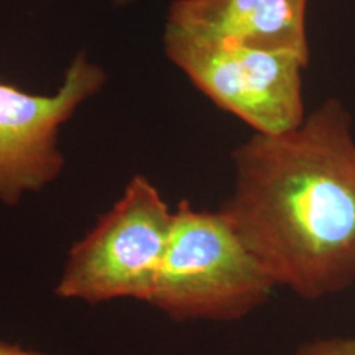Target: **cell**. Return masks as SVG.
Here are the masks:
<instances>
[{
  "label": "cell",
  "instance_id": "cell-1",
  "mask_svg": "<svg viewBox=\"0 0 355 355\" xmlns=\"http://www.w3.org/2000/svg\"><path fill=\"white\" fill-rule=\"evenodd\" d=\"M235 186L222 204L277 286L321 300L355 283V140L339 101L300 127L255 133L234 152Z\"/></svg>",
  "mask_w": 355,
  "mask_h": 355
},
{
  "label": "cell",
  "instance_id": "cell-2",
  "mask_svg": "<svg viewBox=\"0 0 355 355\" xmlns=\"http://www.w3.org/2000/svg\"><path fill=\"white\" fill-rule=\"evenodd\" d=\"M277 286L227 216L178 204L148 304L173 321H235L265 304Z\"/></svg>",
  "mask_w": 355,
  "mask_h": 355
},
{
  "label": "cell",
  "instance_id": "cell-3",
  "mask_svg": "<svg viewBox=\"0 0 355 355\" xmlns=\"http://www.w3.org/2000/svg\"><path fill=\"white\" fill-rule=\"evenodd\" d=\"M173 212L144 175L128 181L123 194L71 248L55 293L63 300L148 303L165 257Z\"/></svg>",
  "mask_w": 355,
  "mask_h": 355
},
{
  "label": "cell",
  "instance_id": "cell-4",
  "mask_svg": "<svg viewBox=\"0 0 355 355\" xmlns=\"http://www.w3.org/2000/svg\"><path fill=\"white\" fill-rule=\"evenodd\" d=\"M165 55L217 107L255 133L278 135L304 122L303 69L309 60L207 42L165 26Z\"/></svg>",
  "mask_w": 355,
  "mask_h": 355
},
{
  "label": "cell",
  "instance_id": "cell-5",
  "mask_svg": "<svg viewBox=\"0 0 355 355\" xmlns=\"http://www.w3.org/2000/svg\"><path fill=\"white\" fill-rule=\"evenodd\" d=\"M105 83L99 64L79 53L53 96L28 94L0 83V201L17 204L63 171L58 132L76 109Z\"/></svg>",
  "mask_w": 355,
  "mask_h": 355
},
{
  "label": "cell",
  "instance_id": "cell-6",
  "mask_svg": "<svg viewBox=\"0 0 355 355\" xmlns=\"http://www.w3.org/2000/svg\"><path fill=\"white\" fill-rule=\"evenodd\" d=\"M308 0H175L166 26L207 42L309 60Z\"/></svg>",
  "mask_w": 355,
  "mask_h": 355
},
{
  "label": "cell",
  "instance_id": "cell-7",
  "mask_svg": "<svg viewBox=\"0 0 355 355\" xmlns=\"http://www.w3.org/2000/svg\"><path fill=\"white\" fill-rule=\"evenodd\" d=\"M296 355H355V337L316 339L301 345Z\"/></svg>",
  "mask_w": 355,
  "mask_h": 355
},
{
  "label": "cell",
  "instance_id": "cell-8",
  "mask_svg": "<svg viewBox=\"0 0 355 355\" xmlns=\"http://www.w3.org/2000/svg\"><path fill=\"white\" fill-rule=\"evenodd\" d=\"M0 355H46V354L25 349L19 344H8V343H3V340H0Z\"/></svg>",
  "mask_w": 355,
  "mask_h": 355
},
{
  "label": "cell",
  "instance_id": "cell-9",
  "mask_svg": "<svg viewBox=\"0 0 355 355\" xmlns=\"http://www.w3.org/2000/svg\"><path fill=\"white\" fill-rule=\"evenodd\" d=\"M114 2H119V3H127L128 0H114Z\"/></svg>",
  "mask_w": 355,
  "mask_h": 355
}]
</instances>
